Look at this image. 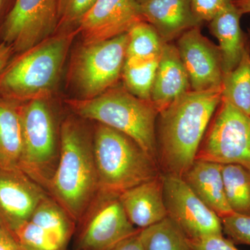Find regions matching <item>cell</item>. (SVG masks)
I'll return each mask as SVG.
<instances>
[{
  "mask_svg": "<svg viewBox=\"0 0 250 250\" xmlns=\"http://www.w3.org/2000/svg\"><path fill=\"white\" fill-rule=\"evenodd\" d=\"M221 101V87L190 90L159 113L156 141L164 173L182 177L193 164Z\"/></svg>",
  "mask_w": 250,
  "mask_h": 250,
  "instance_id": "6da1fadb",
  "label": "cell"
},
{
  "mask_svg": "<svg viewBox=\"0 0 250 250\" xmlns=\"http://www.w3.org/2000/svg\"><path fill=\"white\" fill-rule=\"evenodd\" d=\"M58 164L47 192L75 223H80L99 193L93 137L75 119L62 123Z\"/></svg>",
  "mask_w": 250,
  "mask_h": 250,
  "instance_id": "7a4b0ae2",
  "label": "cell"
},
{
  "mask_svg": "<svg viewBox=\"0 0 250 250\" xmlns=\"http://www.w3.org/2000/svg\"><path fill=\"white\" fill-rule=\"evenodd\" d=\"M73 34L49 37L10 62L0 75V97L19 104L47 100L58 83Z\"/></svg>",
  "mask_w": 250,
  "mask_h": 250,
  "instance_id": "3957f363",
  "label": "cell"
},
{
  "mask_svg": "<svg viewBox=\"0 0 250 250\" xmlns=\"http://www.w3.org/2000/svg\"><path fill=\"white\" fill-rule=\"evenodd\" d=\"M67 103L79 116L106 125L134 140L159 164L156 121L159 113L150 100L137 98L126 88L118 87L95 98Z\"/></svg>",
  "mask_w": 250,
  "mask_h": 250,
  "instance_id": "277c9868",
  "label": "cell"
},
{
  "mask_svg": "<svg viewBox=\"0 0 250 250\" xmlns=\"http://www.w3.org/2000/svg\"><path fill=\"white\" fill-rule=\"evenodd\" d=\"M99 192L120 194L160 176V166L134 140L98 123L93 136Z\"/></svg>",
  "mask_w": 250,
  "mask_h": 250,
  "instance_id": "5b68a950",
  "label": "cell"
},
{
  "mask_svg": "<svg viewBox=\"0 0 250 250\" xmlns=\"http://www.w3.org/2000/svg\"><path fill=\"white\" fill-rule=\"evenodd\" d=\"M20 114L22 151L19 168L47 191L60 151L53 115L46 100L21 104Z\"/></svg>",
  "mask_w": 250,
  "mask_h": 250,
  "instance_id": "8992f818",
  "label": "cell"
},
{
  "mask_svg": "<svg viewBox=\"0 0 250 250\" xmlns=\"http://www.w3.org/2000/svg\"><path fill=\"white\" fill-rule=\"evenodd\" d=\"M127 33L113 39L84 43L71 65L72 80L83 99L98 96L111 88L122 75Z\"/></svg>",
  "mask_w": 250,
  "mask_h": 250,
  "instance_id": "52a82bcc",
  "label": "cell"
},
{
  "mask_svg": "<svg viewBox=\"0 0 250 250\" xmlns=\"http://www.w3.org/2000/svg\"><path fill=\"white\" fill-rule=\"evenodd\" d=\"M196 159L250 170V116L222 100Z\"/></svg>",
  "mask_w": 250,
  "mask_h": 250,
  "instance_id": "ba28073f",
  "label": "cell"
},
{
  "mask_svg": "<svg viewBox=\"0 0 250 250\" xmlns=\"http://www.w3.org/2000/svg\"><path fill=\"white\" fill-rule=\"evenodd\" d=\"M80 223V250H108L139 230L128 218L119 195L111 192H99Z\"/></svg>",
  "mask_w": 250,
  "mask_h": 250,
  "instance_id": "9c48e42d",
  "label": "cell"
},
{
  "mask_svg": "<svg viewBox=\"0 0 250 250\" xmlns=\"http://www.w3.org/2000/svg\"><path fill=\"white\" fill-rule=\"evenodd\" d=\"M58 23L57 0H16L1 26L2 41L22 53L49 38Z\"/></svg>",
  "mask_w": 250,
  "mask_h": 250,
  "instance_id": "30bf717a",
  "label": "cell"
},
{
  "mask_svg": "<svg viewBox=\"0 0 250 250\" xmlns=\"http://www.w3.org/2000/svg\"><path fill=\"white\" fill-rule=\"evenodd\" d=\"M163 187L167 217L189 240L224 234L221 218L192 191L182 177L163 173Z\"/></svg>",
  "mask_w": 250,
  "mask_h": 250,
  "instance_id": "8fae6325",
  "label": "cell"
},
{
  "mask_svg": "<svg viewBox=\"0 0 250 250\" xmlns=\"http://www.w3.org/2000/svg\"><path fill=\"white\" fill-rule=\"evenodd\" d=\"M176 46L187 70L190 90L204 91L221 87L223 72L220 49L202 34L200 27L183 33Z\"/></svg>",
  "mask_w": 250,
  "mask_h": 250,
  "instance_id": "7c38bea8",
  "label": "cell"
},
{
  "mask_svg": "<svg viewBox=\"0 0 250 250\" xmlns=\"http://www.w3.org/2000/svg\"><path fill=\"white\" fill-rule=\"evenodd\" d=\"M47 195L20 169L0 167V223L14 236Z\"/></svg>",
  "mask_w": 250,
  "mask_h": 250,
  "instance_id": "4fadbf2b",
  "label": "cell"
},
{
  "mask_svg": "<svg viewBox=\"0 0 250 250\" xmlns=\"http://www.w3.org/2000/svg\"><path fill=\"white\" fill-rule=\"evenodd\" d=\"M143 21L136 0H95L79 23V31L84 43H90L127 33Z\"/></svg>",
  "mask_w": 250,
  "mask_h": 250,
  "instance_id": "5bb4252c",
  "label": "cell"
},
{
  "mask_svg": "<svg viewBox=\"0 0 250 250\" xmlns=\"http://www.w3.org/2000/svg\"><path fill=\"white\" fill-rule=\"evenodd\" d=\"M125 213L139 229L149 228L167 217L163 187V173L119 195Z\"/></svg>",
  "mask_w": 250,
  "mask_h": 250,
  "instance_id": "9a60e30c",
  "label": "cell"
},
{
  "mask_svg": "<svg viewBox=\"0 0 250 250\" xmlns=\"http://www.w3.org/2000/svg\"><path fill=\"white\" fill-rule=\"evenodd\" d=\"M190 90L188 76L177 46L164 42L151 92L159 113Z\"/></svg>",
  "mask_w": 250,
  "mask_h": 250,
  "instance_id": "2e32d148",
  "label": "cell"
},
{
  "mask_svg": "<svg viewBox=\"0 0 250 250\" xmlns=\"http://www.w3.org/2000/svg\"><path fill=\"white\" fill-rule=\"evenodd\" d=\"M140 10L143 21L154 27L164 42L202 23L192 12L190 0H148L140 4Z\"/></svg>",
  "mask_w": 250,
  "mask_h": 250,
  "instance_id": "e0dca14e",
  "label": "cell"
},
{
  "mask_svg": "<svg viewBox=\"0 0 250 250\" xmlns=\"http://www.w3.org/2000/svg\"><path fill=\"white\" fill-rule=\"evenodd\" d=\"M222 168V164L196 159L182 177L192 191L220 218L232 213L227 200Z\"/></svg>",
  "mask_w": 250,
  "mask_h": 250,
  "instance_id": "ac0fdd59",
  "label": "cell"
},
{
  "mask_svg": "<svg viewBox=\"0 0 250 250\" xmlns=\"http://www.w3.org/2000/svg\"><path fill=\"white\" fill-rule=\"evenodd\" d=\"M241 17L232 3L209 22L210 33L218 41L223 75L236 68L247 49Z\"/></svg>",
  "mask_w": 250,
  "mask_h": 250,
  "instance_id": "d6986e66",
  "label": "cell"
},
{
  "mask_svg": "<svg viewBox=\"0 0 250 250\" xmlns=\"http://www.w3.org/2000/svg\"><path fill=\"white\" fill-rule=\"evenodd\" d=\"M20 105L0 97V167L4 168L20 169L22 151Z\"/></svg>",
  "mask_w": 250,
  "mask_h": 250,
  "instance_id": "ffe728a7",
  "label": "cell"
},
{
  "mask_svg": "<svg viewBox=\"0 0 250 250\" xmlns=\"http://www.w3.org/2000/svg\"><path fill=\"white\" fill-rule=\"evenodd\" d=\"M29 220L40 227L59 249L65 250L75 222L50 195L41 200Z\"/></svg>",
  "mask_w": 250,
  "mask_h": 250,
  "instance_id": "44dd1931",
  "label": "cell"
},
{
  "mask_svg": "<svg viewBox=\"0 0 250 250\" xmlns=\"http://www.w3.org/2000/svg\"><path fill=\"white\" fill-rule=\"evenodd\" d=\"M222 100L250 116V52L247 47L241 62L223 77Z\"/></svg>",
  "mask_w": 250,
  "mask_h": 250,
  "instance_id": "7402d4cb",
  "label": "cell"
},
{
  "mask_svg": "<svg viewBox=\"0 0 250 250\" xmlns=\"http://www.w3.org/2000/svg\"><path fill=\"white\" fill-rule=\"evenodd\" d=\"M225 193L233 213L250 215V170L237 164L222 168Z\"/></svg>",
  "mask_w": 250,
  "mask_h": 250,
  "instance_id": "603a6c76",
  "label": "cell"
},
{
  "mask_svg": "<svg viewBox=\"0 0 250 250\" xmlns=\"http://www.w3.org/2000/svg\"><path fill=\"white\" fill-rule=\"evenodd\" d=\"M125 60L149 61L159 58L164 42L153 26L143 21L130 28Z\"/></svg>",
  "mask_w": 250,
  "mask_h": 250,
  "instance_id": "cb8c5ba5",
  "label": "cell"
},
{
  "mask_svg": "<svg viewBox=\"0 0 250 250\" xmlns=\"http://www.w3.org/2000/svg\"><path fill=\"white\" fill-rule=\"evenodd\" d=\"M145 250H191L188 238L168 217L140 229Z\"/></svg>",
  "mask_w": 250,
  "mask_h": 250,
  "instance_id": "d4e9b609",
  "label": "cell"
},
{
  "mask_svg": "<svg viewBox=\"0 0 250 250\" xmlns=\"http://www.w3.org/2000/svg\"><path fill=\"white\" fill-rule=\"evenodd\" d=\"M159 58L149 61L125 60L122 75L126 89L140 99L150 100Z\"/></svg>",
  "mask_w": 250,
  "mask_h": 250,
  "instance_id": "484cf974",
  "label": "cell"
},
{
  "mask_svg": "<svg viewBox=\"0 0 250 250\" xmlns=\"http://www.w3.org/2000/svg\"><path fill=\"white\" fill-rule=\"evenodd\" d=\"M14 237L21 250H61L40 227L30 220L16 230Z\"/></svg>",
  "mask_w": 250,
  "mask_h": 250,
  "instance_id": "4316f807",
  "label": "cell"
},
{
  "mask_svg": "<svg viewBox=\"0 0 250 250\" xmlns=\"http://www.w3.org/2000/svg\"><path fill=\"white\" fill-rule=\"evenodd\" d=\"M223 233L235 245L250 246V215L232 213L221 218Z\"/></svg>",
  "mask_w": 250,
  "mask_h": 250,
  "instance_id": "83f0119b",
  "label": "cell"
},
{
  "mask_svg": "<svg viewBox=\"0 0 250 250\" xmlns=\"http://www.w3.org/2000/svg\"><path fill=\"white\" fill-rule=\"evenodd\" d=\"M57 1L58 24L71 25L75 23H80L95 0H57Z\"/></svg>",
  "mask_w": 250,
  "mask_h": 250,
  "instance_id": "f1b7e54d",
  "label": "cell"
},
{
  "mask_svg": "<svg viewBox=\"0 0 250 250\" xmlns=\"http://www.w3.org/2000/svg\"><path fill=\"white\" fill-rule=\"evenodd\" d=\"M233 0H190L192 12L201 22H209Z\"/></svg>",
  "mask_w": 250,
  "mask_h": 250,
  "instance_id": "f546056e",
  "label": "cell"
},
{
  "mask_svg": "<svg viewBox=\"0 0 250 250\" xmlns=\"http://www.w3.org/2000/svg\"><path fill=\"white\" fill-rule=\"evenodd\" d=\"M188 241L191 250H239L234 243L223 235H213Z\"/></svg>",
  "mask_w": 250,
  "mask_h": 250,
  "instance_id": "4dcf8cb0",
  "label": "cell"
},
{
  "mask_svg": "<svg viewBox=\"0 0 250 250\" xmlns=\"http://www.w3.org/2000/svg\"><path fill=\"white\" fill-rule=\"evenodd\" d=\"M108 250H145L140 236V229L135 234L123 240Z\"/></svg>",
  "mask_w": 250,
  "mask_h": 250,
  "instance_id": "1f68e13d",
  "label": "cell"
},
{
  "mask_svg": "<svg viewBox=\"0 0 250 250\" xmlns=\"http://www.w3.org/2000/svg\"><path fill=\"white\" fill-rule=\"evenodd\" d=\"M14 53V49L11 45H8L3 41L0 43V75L11 62V57Z\"/></svg>",
  "mask_w": 250,
  "mask_h": 250,
  "instance_id": "d6a6232c",
  "label": "cell"
},
{
  "mask_svg": "<svg viewBox=\"0 0 250 250\" xmlns=\"http://www.w3.org/2000/svg\"><path fill=\"white\" fill-rule=\"evenodd\" d=\"M0 250H21L18 242L11 233L0 237Z\"/></svg>",
  "mask_w": 250,
  "mask_h": 250,
  "instance_id": "836d02e7",
  "label": "cell"
},
{
  "mask_svg": "<svg viewBox=\"0 0 250 250\" xmlns=\"http://www.w3.org/2000/svg\"><path fill=\"white\" fill-rule=\"evenodd\" d=\"M233 4L242 16L250 14V0H233Z\"/></svg>",
  "mask_w": 250,
  "mask_h": 250,
  "instance_id": "e575fe53",
  "label": "cell"
},
{
  "mask_svg": "<svg viewBox=\"0 0 250 250\" xmlns=\"http://www.w3.org/2000/svg\"><path fill=\"white\" fill-rule=\"evenodd\" d=\"M6 233L10 232H9V231H8L7 230H6V229H5L4 227L2 226V225L0 223V237L2 236L3 235L6 234Z\"/></svg>",
  "mask_w": 250,
  "mask_h": 250,
  "instance_id": "d590c367",
  "label": "cell"
},
{
  "mask_svg": "<svg viewBox=\"0 0 250 250\" xmlns=\"http://www.w3.org/2000/svg\"><path fill=\"white\" fill-rule=\"evenodd\" d=\"M5 1H6V0H0V12H1V10L4 7Z\"/></svg>",
  "mask_w": 250,
  "mask_h": 250,
  "instance_id": "8d00e7d4",
  "label": "cell"
},
{
  "mask_svg": "<svg viewBox=\"0 0 250 250\" xmlns=\"http://www.w3.org/2000/svg\"><path fill=\"white\" fill-rule=\"evenodd\" d=\"M147 1H148V0H136V1H137L139 4H142L143 3L146 2Z\"/></svg>",
  "mask_w": 250,
  "mask_h": 250,
  "instance_id": "74e56055",
  "label": "cell"
},
{
  "mask_svg": "<svg viewBox=\"0 0 250 250\" xmlns=\"http://www.w3.org/2000/svg\"><path fill=\"white\" fill-rule=\"evenodd\" d=\"M248 36H249L250 41V25L249 27V29H248Z\"/></svg>",
  "mask_w": 250,
  "mask_h": 250,
  "instance_id": "f35d334b",
  "label": "cell"
}]
</instances>
